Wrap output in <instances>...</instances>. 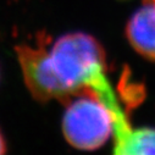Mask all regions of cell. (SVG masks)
<instances>
[{
	"instance_id": "obj_5",
	"label": "cell",
	"mask_w": 155,
	"mask_h": 155,
	"mask_svg": "<svg viewBox=\"0 0 155 155\" xmlns=\"http://www.w3.org/2000/svg\"><path fill=\"white\" fill-rule=\"evenodd\" d=\"M6 151V145H5V142H4V138L0 133V154H4Z\"/></svg>"
},
{
	"instance_id": "obj_1",
	"label": "cell",
	"mask_w": 155,
	"mask_h": 155,
	"mask_svg": "<svg viewBox=\"0 0 155 155\" xmlns=\"http://www.w3.org/2000/svg\"><path fill=\"white\" fill-rule=\"evenodd\" d=\"M16 51L25 83L35 99L67 101L94 91L111 107L119 106L105 76L104 50L92 35L68 33L54 43L43 37L35 45L25 44Z\"/></svg>"
},
{
	"instance_id": "obj_3",
	"label": "cell",
	"mask_w": 155,
	"mask_h": 155,
	"mask_svg": "<svg viewBox=\"0 0 155 155\" xmlns=\"http://www.w3.org/2000/svg\"><path fill=\"white\" fill-rule=\"evenodd\" d=\"M126 34L136 51L155 61V0H147L133 14L127 25Z\"/></svg>"
},
{
	"instance_id": "obj_4",
	"label": "cell",
	"mask_w": 155,
	"mask_h": 155,
	"mask_svg": "<svg viewBox=\"0 0 155 155\" xmlns=\"http://www.w3.org/2000/svg\"><path fill=\"white\" fill-rule=\"evenodd\" d=\"M115 153L119 154H155V130H133L116 143Z\"/></svg>"
},
{
	"instance_id": "obj_2",
	"label": "cell",
	"mask_w": 155,
	"mask_h": 155,
	"mask_svg": "<svg viewBox=\"0 0 155 155\" xmlns=\"http://www.w3.org/2000/svg\"><path fill=\"white\" fill-rule=\"evenodd\" d=\"M117 122L114 109L94 91L80 93L67 100L62 117L66 140L74 148L94 150L107 142Z\"/></svg>"
}]
</instances>
